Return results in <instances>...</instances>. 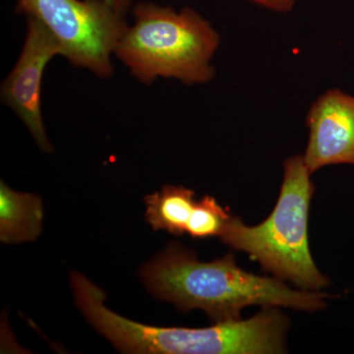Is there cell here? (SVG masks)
<instances>
[{
    "instance_id": "8",
    "label": "cell",
    "mask_w": 354,
    "mask_h": 354,
    "mask_svg": "<svg viewBox=\"0 0 354 354\" xmlns=\"http://www.w3.org/2000/svg\"><path fill=\"white\" fill-rule=\"evenodd\" d=\"M43 202L37 195L16 192L0 183V241H34L43 230Z\"/></svg>"
},
{
    "instance_id": "12",
    "label": "cell",
    "mask_w": 354,
    "mask_h": 354,
    "mask_svg": "<svg viewBox=\"0 0 354 354\" xmlns=\"http://www.w3.org/2000/svg\"><path fill=\"white\" fill-rule=\"evenodd\" d=\"M104 1L118 13L125 15L131 8L133 0H104Z\"/></svg>"
},
{
    "instance_id": "3",
    "label": "cell",
    "mask_w": 354,
    "mask_h": 354,
    "mask_svg": "<svg viewBox=\"0 0 354 354\" xmlns=\"http://www.w3.org/2000/svg\"><path fill=\"white\" fill-rule=\"evenodd\" d=\"M134 23L116 44L114 55L137 80L151 84L172 78L186 85L208 83L221 37L195 9L181 10L152 2L133 8Z\"/></svg>"
},
{
    "instance_id": "10",
    "label": "cell",
    "mask_w": 354,
    "mask_h": 354,
    "mask_svg": "<svg viewBox=\"0 0 354 354\" xmlns=\"http://www.w3.org/2000/svg\"><path fill=\"white\" fill-rule=\"evenodd\" d=\"M232 218L227 209L223 208L213 197H204L195 202L185 234L193 239H221Z\"/></svg>"
},
{
    "instance_id": "6",
    "label": "cell",
    "mask_w": 354,
    "mask_h": 354,
    "mask_svg": "<svg viewBox=\"0 0 354 354\" xmlns=\"http://www.w3.org/2000/svg\"><path fill=\"white\" fill-rule=\"evenodd\" d=\"M27 18L24 46L15 66L1 85V100L23 121L37 145L53 152L41 114V83L46 65L62 55L59 44L38 19Z\"/></svg>"
},
{
    "instance_id": "11",
    "label": "cell",
    "mask_w": 354,
    "mask_h": 354,
    "mask_svg": "<svg viewBox=\"0 0 354 354\" xmlns=\"http://www.w3.org/2000/svg\"><path fill=\"white\" fill-rule=\"evenodd\" d=\"M254 3L265 7L276 12H290L291 9L295 6L297 0H250Z\"/></svg>"
},
{
    "instance_id": "4",
    "label": "cell",
    "mask_w": 354,
    "mask_h": 354,
    "mask_svg": "<svg viewBox=\"0 0 354 354\" xmlns=\"http://www.w3.org/2000/svg\"><path fill=\"white\" fill-rule=\"evenodd\" d=\"M283 169L281 192L271 215L255 227H247L232 216L220 239L249 254L277 279L290 281L302 290L317 291L329 285V279L317 269L309 249L312 174L304 155L288 158Z\"/></svg>"
},
{
    "instance_id": "7",
    "label": "cell",
    "mask_w": 354,
    "mask_h": 354,
    "mask_svg": "<svg viewBox=\"0 0 354 354\" xmlns=\"http://www.w3.org/2000/svg\"><path fill=\"white\" fill-rule=\"evenodd\" d=\"M304 158L311 174L333 165H354V95L330 88L310 106Z\"/></svg>"
},
{
    "instance_id": "9",
    "label": "cell",
    "mask_w": 354,
    "mask_h": 354,
    "mask_svg": "<svg viewBox=\"0 0 354 354\" xmlns=\"http://www.w3.org/2000/svg\"><path fill=\"white\" fill-rule=\"evenodd\" d=\"M194 196V191L183 186L165 185L158 192L145 197L147 221L155 230H167L177 236L185 234L196 202Z\"/></svg>"
},
{
    "instance_id": "5",
    "label": "cell",
    "mask_w": 354,
    "mask_h": 354,
    "mask_svg": "<svg viewBox=\"0 0 354 354\" xmlns=\"http://www.w3.org/2000/svg\"><path fill=\"white\" fill-rule=\"evenodd\" d=\"M16 11L38 19L74 66L113 75L111 57L128 25L104 0H17Z\"/></svg>"
},
{
    "instance_id": "2",
    "label": "cell",
    "mask_w": 354,
    "mask_h": 354,
    "mask_svg": "<svg viewBox=\"0 0 354 354\" xmlns=\"http://www.w3.org/2000/svg\"><path fill=\"white\" fill-rule=\"evenodd\" d=\"M71 286L84 316L123 353L267 354L285 349L286 319L274 308L204 329L153 327L111 311L104 305L106 295L84 274L72 272Z\"/></svg>"
},
{
    "instance_id": "1",
    "label": "cell",
    "mask_w": 354,
    "mask_h": 354,
    "mask_svg": "<svg viewBox=\"0 0 354 354\" xmlns=\"http://www.w3.org/2000/svg\"><path fill=\"white\" fill-rule=\"evenodd\" d=\"M147 288L183 311L201 309L216 323L241 319L251 305L286 307L313 312L326 306V293L295 290L279 279L243 271L227 254L200 262L178 244H171L142 270Z\"/></svg>"
}]
</instances>
